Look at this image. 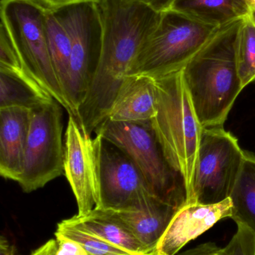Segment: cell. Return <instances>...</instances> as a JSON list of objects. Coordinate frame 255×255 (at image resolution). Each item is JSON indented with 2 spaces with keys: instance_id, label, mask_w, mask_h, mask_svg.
Returning <instances> with one entry per match:
<instances>
[{
  "instance_id": "d4e9b609",
  "label": "cell",
  "mask_w": 255,
  "mask_h": 255,
  "mask_svg": "<svg viewBox=\"0 0 255 255\" xmlns=\"http://www.w3.org/2000/svg\"><path fill=\"white\" fill-rule=\"evenodd\" d=\"M177 255H223L221 247L214 243H205Z\"/></svg>"
},
{
  "instance_id": "cb8c5ba5",
  "label": "cell",
  "mask_w": 255,
  "mask_h": 255,
  "mask_svg": "<svg viewBox=\"0 0 255 255\" xmlns=\"http://www.w3.org/2000/svg\"><path fill=\"white\" fill-rule=\"evenodd\" d=\"M55 236L58 244L56 255H91L77 241L69 239L57 232Z\"/></svg>"
},
{
  "instance_id": "ba28073f",
  "label": "cell",
  "mask_w": 255,
  "mask_h": 255,
  "mask_svg": "<svg viewBox=\"0 0 255 255\" xmlns=\"http://www.w3.org/2000/svg\"><path fill=\"white\" fill-rule=\"evenodd\" d=\"M67 28L71 40L67 97L78 117L101 50V16L97 2L77 3L52 9Z\"/></svg>"
},
{
  "instance_id": "30bf717a",
  "label": "cell",
  "mask_w": 255,
  "mask_h": 255,
  "mask_svg": "<svg viewBox=\"0 0 255 255\" xmlns=\"http://www.w3.org/2000/svg\"><path fill=\"white\" fill-rule=\"evenodd\" d=\"M102 136L92 138L69 116L64 141V173L76 198L79 217L100 206V154Z\"/></svg>"
},
{
  "instance_id": "7c38bea8",
  "label": "cell",
  "mask_w": 255,
  "mask_h": 255,
  "mask_svg": "<svg viewBox=\"0 0 255 255\" xmlns=\"http://www.w3.org/2000/svg\"><path fill=\"white\" fill-rule=\"evenodd\" d=\"M230 198L220 203H187L178 210L160 238L154 255H177L189 242L209 230L216 223L231 218Z\"/></svg>"
},
{
  "instance_id": "e0dca14e",
  "label": "cell",
  "mask_w": 255,
  "mask_h": 255,
  "mask_svg": "<svg viewBox=\"0 0 255 255\" xmlns=\"http://www.w3.org/2000/svg\"><path fill=\"white\" fill-rule=\"evenodd\" d=\"M251 9L250 0H175L171 10L220 27L247 17Z\"/></svg>"
},
{
  "instance_id": "3957f363",
  "label": "cell",
  "mask_w": 255,
  "mask_h": 255,
  "mask_svg": "<svg viewBox=\"0 0 255 255\" xmlns=\"http://www.w3.org/2000/svg\"><path fill=\"white\" fill-rule=\"evenodd\" d=\"M182 70L152 77L157 95V113L151 125L168 161L185 181L188 203L203 128L186 88Z\"/></svg>"
},
{
  "instance_id": "4dcf8cb0",
  "label": "cell",
  "mask_w": 255,
  "mask_h": 255,
  "mask_svg": "<svg viewBox=\"0 0 255 255\" xmlns=\"http://www.w3.org/2000/svg\"><path fill=\"white\" fill-rule=\"evenodd\" d=\"M252 7H255V0H250Z\"/></svg>"
},
{
  "instance_id": "9c48e42d",
  "label": "cell",
  "mask_w": 255,
  "mask_h": 255,
  "mask_svg": "<svg viewBox=\"0 0 255 255\" xmlns=\"http://www.w3.org/2000/svg\"><path fill=\"white\" fill-rule=\"evenodd\" d=\"M62 106L54 100L31 110L24 169L18 184L26 193L64 174Z\"/></svg>"
},
{
  "instance_id": "6da1fadb",
  "label": "cell",
  "mask_w": 255,
  "mask_h": 255,
  "mask_svg": "<svg viewBox=\"0 0 255 255\" xmlns=\"http://www.w3.org/2000/svg\"><path fill=\"white\" fill-rule=\"evenodd\" d=\"M97 4L103 27L101 50L79 108L82 122L91 128L107 119L124 78L141 48L157 29L163 13L123 0H100Z\"/></svg>"
},
{
  "instance_id": "7402d4cb",
  "label": "cell",
  "mask_w": 255,
  "mask_h": 255,
  "mask_svg": "<svg viewBox=\"0 0 255 255\" xmlns=\"http://www.w3.org/2000/svg\"><path fill=\"white\" fill-rule=\"evenodd\" d=\"M55 232L77 241L91 255H134L97 237L75 229L63 221L58 223Z\"/></svg>"
},
{
  "instance_id": "52a82bcc",
  "label": "cell",
  "mask_w": 255,
  "mask_h": 255,
  "mask_svg": "<svg viewBox=\"0 0 255 255\" xmlns=\"http://www.w3.org/2000/svg\"><path fill=\"white\" fill-rule=\"evenodd\" d=\"M244 157L238 138L223 127L203 128L188 203L213 205L230 198Z\"/></svg>"
},
{
  "instance_id": "f1b7e54d",
  "label": "cell",
  "mask_w": 255,
  "mask_h": 255,
  "mask_svg": "<svg viewBox=\"0 0 255 255\" xmlns=\"http://www.w3.org/2000/svg\"><path fill=\"white\" fill-rule=\"evenodd\" d=\"M0 255H18L14 246L4 236L0 238Z\"/></svg>"
},
{
  "instance_id": "8992f818",
  "label": "cell",
  "mask_w": 255,
  "mask_h": 255,
  "mask_svg": "<svg viewBox=\"0 0 255 255\" xmlns=\"http://www.w3.org/2000/svg\"><path fill=\"white\" fill-rule=\"evenodd\" d=\"M47 7L38 0H1V25L21 59L43 88L77 121L57 78L48 43Z\"/></svg>"
},
{
  "instance_id": "277c9868",
  "label": "cell",
  "mask_w": 255,
  "mask_h": 255,
  "mask_svg": "<svg viewBox=\"0 0 255 255\" xmlns=\"http://www.w3.org/2000/svg\"><path fill=\"white\" fill-rule=\"evenodd\" d=\"M95 133L130 157L142 172L153 196L178 209L187 204L185 181L166 159L151 121L124 123L106 120Z\"/></svg>"
},
{
  "instance_id": "7a4b0ae2",
  "label": "cell",
  "mask_w": 255,
  "mask_h": 255,
  "mask_svg": "<svg viewBox=\"0 0 255 255\" xmlns=\"http://www.w3.org/2000/svg\"><path fill=\"white\" fill-rule=\"evenodd\" d=\"M244 19L220 26L183 69L186 88L203 128L223 127L244 89L237 61L238 34Z\"/></svg>"
},
{
  "instance_id": "83f0119b",
  "label": "cell",
  "mask_w": 255,
  "mask_h": 255,
  "mask_svg": "<svg viewBox=\"0 0 255 255\" xmlns=\"http://www.w3.org/2000/svg\"><path fill=\"white\" fill-rule=\"evenodd\" d=\"M57 248L58 244L56 240H49L31 255H56Z\"/></svg>"
},
{
  "instance_id": "2e32d148",
  "label": "cell",
  "mask_w": 255,
  "mask_h": 255,
  "mask_svg": "<svg viewBox=\"0 0 255 255\" xmlns=\"http://www.w3.org/2000/svg\"><path fill=\"white\" fill-rule=\"evenodd\" d=\"M75 229L97 237L134 255H154L125 227L93 210L83 217L76 215L63 220Z\"/></svg>"
},
{
  "instance_id": "484cf974",
  "label": "cell",
  "mask_w": 255,
  "mask_h": 255,
  "mask_svg": "<svg viewBox=\"0 0 255 255\" xmlns=\"http://www.w3.org/2000/svg\"><path fill=\"white\" fill-rule=\"evenodd\" d=\"M123 1L127 2L141 3L159 13H164L171 10L175 0H123Z\"/></svg>"
},
{
  "instance_id": "5bb4252c",
  "label": "cell",
  "mask_w": 255,
  "mask_h": 255,
  "mask_svg": "<svg viewBox=\"0 0 255 255\" xmlns=\"http://www.w3.org/2000/svg\"><path fill=\"white\" fill-rule=\"evenodd\" d=\"M178 208L156 199L141 210L115 211L94 208L97 214L114 220L130 231L153 254Z\"/></svg>"
},
{
  "instance_id": "4fadbf2b",
  "label": "cell",
  "mask_w": 255,
  "mask_h": 255,
  "mask_svg": "<svg viewBox=\"0 0 255 255\" xmlns=\"http://www.w3.org/2000/svg\"><path fill=\"white\" fill-rule=\"evenodd\" d=\"M31 110L19 106L0 108V175L18 182L24 169Z\"/></svg>"
},
{
  "instance_id": "8fae6325",
  "label": "cell",
  "mask_w": 255,
  "mask_h": 255,
  "mask_svg": "<svg viewBox=\"0 0 255 255\" xmlns=\"http://www.w3.org/2000/svg\"><path fill=\"white\" fill-rule=\"evenodd\" d=\"M139 168L122 150L102 137L100 154L101 209L141 210L154 199Z\"/></svg>"
},
{
  "instance_id": "9a60e30c",
  "label": "cell",
  "mask_w": 255,
  "mask_h": 255,
  "mask_svg": "<svg viewBox=\"0 0 255 255\" xmlns=\"http://www.w3.org/2000/svg\"><path fill=\"white\" fill-rule=\"evenodd\" d=\"M157 113L154 78L127 75L112 103L107 119L113 122H151Z\"/></svg>"
},
{
  "instance_id": "d6986e66",
  "label": "cell",
  "mask_w": 255,
  "mask_h": 255,
  "mask_svg": "<svg viewBox=\"0 0 255 255\" xmlns=\"http://www.w3.org/2000/svg\"><path fill=\"white\" fill-rule=\"evenodd\" d=\"M46 31L54 69L61 90L69 101L67 88L71 55V40L70 34L61 19L52 9L48 7L46 10Z\"/></svg>"
},
{
  "instance_id": "4316f807",
  "label": "cell",
  "mask_w": 255,
  "mask_h": 255,
  "mask_svg": "<svg viewBox=\"0 0 255 255\" xmlns=\"http://www.w3.org/2000/svg\"><path fill=\"white\" fill-rule=\"evenodd\" d=\"M43 5L49 9H56L70 4H77V3L88 2L94 1L99 2L100 0H38Z\"/></svg>"
},
{
  "instance_id": "ac0fdd59",
  "label": "cell",
  "mask_w": 255,
  "mask_h": 255,
  "mask_svg": "<svg viewBox=\"0 0 255 255\" xmlns=\"http://www.w3.org/2000/svg\"><path fill=\"white\" fill-rule=\"evenodd\" d=\"M231 218L237 226L247 228L255 235V155L245 151L239 178L230 196Z\"/></svg>"
},
{
  "instance_id": "44dd1931",
  "label": "cell",
  "mask_w": 255,
  "mask_h": 255,
  "mask_svg": "<svg viewBox=\"0 0 255 255\" xmlns=\"http://www.w3.org/2000/svg\"><path fill=\"white\" fill-rule=\"evenodd\" d=\"M238 75L243 88L255 82V25L249 16L244 18L237 46Z\"/></svg>"
},
{
  "instance_id": "603a6c76",
  "label": "cell",
  "mask_w": 255,
  "mask_h": 255,
  "mask_svg": "<svg viewBox=\"0 0 255 255\" xmlns=\"http://www.w3.org/2000/svg\"><path fill=\"white\" fill-rule=\"evenodd\" d=\"M223 255H255V235L247 228L238 226V231L225 248Z\"/></svg>"
},
{
  "instance_id": "f546056e",
  "label": "cell",
  "mask_w": 255,
  "mask_h": 255,
  "mask_svg": "<svg viewBox=\"0 0 255 255\" xmlns=\"http://www.w3.org/2000/svg\"><path fill=\"white\" fill-rule=\"evenodd\" d=\"M249 17L250 18L253 23L255 25V7H252L251 12H250V16Z\"/></svg>"
},
{
  "instance_id": "5b68a950",
  "label": "cell",
  "mask_w": 255,
  "mask_h": 255,
  "mask_svg": "<svg viewBox=\"0 0 255 255\" xmlns=\"http://www.w3.org/2000/svg\"><path fill=\"white\" fill-rule=\"evenodd\" d=\"M219 28L176 10L164 12L157 29L141 48L127 75L155 78L181 71Z\"/></svg>"
},
{
  "instance_id": "ffe728a7",
  "label": "cell",
  "mask_w": 255,
  "mask_h": 255,
  "mask_svg": "<svg viewBox=\"0 0 255 255\" xmlns=\"http://www.w3.org/2000/svg\"><path fill=\"white\" fill-rule=\"evenodd\" d=\"M44 88L0 73V108L19 106L33 110L54 101Z\"/></svg>"
}]
</instances>
